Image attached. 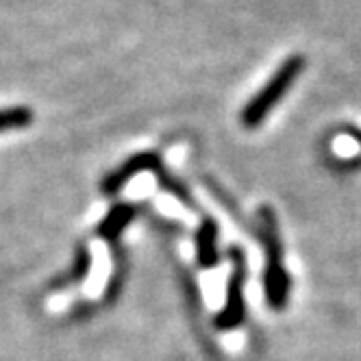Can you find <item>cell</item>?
Returning a JSON list of instances; mask_svg holds the SVG:
<instances>
[{"instance_id":"ba28073f","label":"cell","mask_w":361,"mask_h":361,"mask_svg":"<svg viewBox=\"0 0 361 361\" xmlns=\"http://www.w3.org/2000/svg\"><path fill=\"white\" fill-rule=\"evenodd\" d=\"M157 174V178H159V185L166 190V192H170V194H174L180 202H185V204H192L194 207V198H192V194L188 192V188L180 183V180L176 178V176H172L170 172H166V168H161V170H157L154 172Z\"/></svg>"},{"instance_id":"30bf717a","label":"cell","mask_w":361,"mask_h":361,"mask_svg":"<svg viewBox=\"0 0 361 361\" xmlns=\"http://www.w3.org/2000/svg\"><path fill=\"white\" fill-rule=\"evenodd\" d=\"M346 133H348V135H350V137H353L357 144H361V128H359V126H353V124H348V126H346Z\"/></svg>"},{"instance_id":"5b68a950","label":"cell","mask_w":361,"mask_h":361,"mask_svg":"<svg viewBox=\"0 0 361 361\" xmlns=\"http://www.w3.org/2000/svg\"><path fill=\"white\" fill-rule=\"evenodd\" d=\"M218 222L207 216L196 231V259L200 268H214L218 264Z\"/></svg>"},{"instance_id":"9c48e42d","label":"cell","mask_w":361,"mask_h":361,"mask_svg":"<svg viewBox=\"0 0 361 361\" xmlns=\"http://www.w3.org/2000/svg\"><path fill=\"white\" fill-rule=\"evenodd\" d=\"M90 268H92V255L87 248H79L76 252V259H74V266H72V272L68 274V283H79L83 281L87 274H90Z\"/></svg>"},{"instance_id":"8992f818","label":"cell","mask_w":361,"mask_h":361,"mask_svg":"<svg viewBox=\"0 0 361 361\" xmlns=\"http://www.w3.org/2000/svg\"><path fill=\"white\" fill-rule=\"evenodd\" d=\"M135 218V207L128 202H118L107 212V216L102 218V222L98 224V235L102 240H116L120 238L122 231L133 222Z\"/></svg>"},{"instance_id":"3957f363","label":"cell","mask_w":361,"mask_h":361,"mask_svg":"<svg viewBox=\"0 0 361 361\" xmlns=\"http://www.w3.org/2000/svg\"><path fill=\"white\" fill-rule=\"evenodd\" d=\"M231 262H233V272L228 276L226 283V300L222 312L216 318V326L222 331L238 329L244 318H246V298H244V288H246V259L240 248H231Z\"/></svg>"},{"instance_id":"6da1fadb","label":"cell","mask_w":361,"mask_h":361,"mask_svg":"<svg viewBox=\"0 0 361 361\" xmlns=\"http://www.w3.org/2000/svg\"><path fill=\"white\" fill-rule=\"evenodd\" d=\"M259 240L266 250V272H264V294L272 312H283L290 302L292 279L283 262V242L279 233V220L270 207L259 209Z\"/></svg>"},{"instance_id":"52a82bcc","label":"cell","mask_w":361,"mask_h":361,"mask_svg":"<svg viewBox=\"0 0 361 361\" xmlns=\"http://www.w3.org/2000/svg\"><path fill=\"white\" fill-rule=\"evenodd\" d=\"M33 111L29 107H5L0 109V133L27 128L33 122Z\"/></svg>"},{"instance_id":"277c9868","label":"cell","mask_w":361,"mask_h":361,"mask_svg":"<svg viewBox=\"0 0 361 361\" xmlns=\"http://www.w3.org/2000/svg\"><path fill=\"white\" fill-rule=\"evenodd\" d=\"M164 168V161L157 152L152 150H146V152H137L133 154V157H128L124 164H120L116 170H111L105 178H102L100 183V192L107 194V196H114L118 194L128 180H131L133 176L142 174V172H157Z\"/></svg>"},{"instance_id":"7a4b0ae2","label":"cell","mask_w":361,"mask_h":361,"mask_svg":"<svg viewBox=\"0 0 361 361\" xmlns=\"http://www.w3.org/2000/svg\"><path fill=\"white\" fill-rule=\"evenodd\" d=\"M305 70V57L292 55L281 63V68L270 76L268 83L257 92L240 114V120L246 128H257L266 122V118L272 114V109L286 98L290 87L298 81V76Z\"/></svg>"}]
</instances>
